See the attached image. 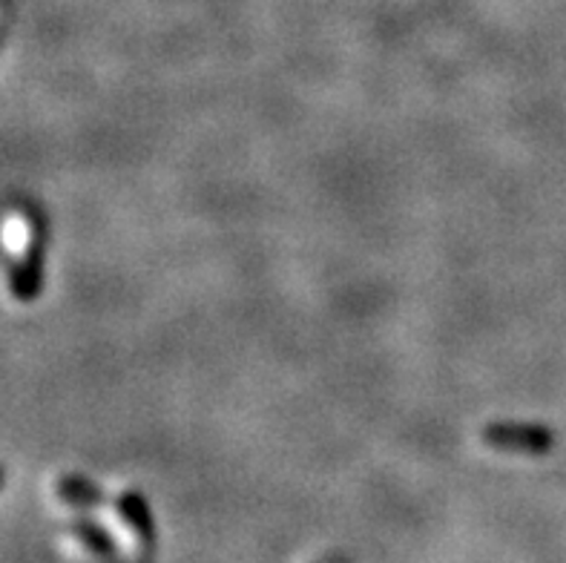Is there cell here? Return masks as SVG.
<instances>
[{"label": "cell", "instance_id": "6da1fadb", "mask_svg": "<svg viewBox=\"0 0 566 563\" xmlns=\"http://www.w3.org/2000/svg\"><path fill=\"white\" fill-rule=\"evenodd\" d=\"M43 265H47V225L38 216L29 245L15 256L9 270V291L17 303H33L43 291Z\"/></svg>", "mask_w": 566, "mask_h": 563}, {"label": "cell", "instance_id": "7a4b0ae2", "mask_svg": "<svg viewBox=\"0 0 566 563\" xmlns=\"http://www.w3.org/2000/svg\"><path fill=\"white\" fill-rule=\"evenodd\" d=\"M484 446L506 455H546L555 446V434L535 423H489L480 432Z\"/></svg>", "mask_w": 566, "mask_h": 563}, {"label": "cell", "instance_id": "3957f363", "mask_svg": "<svg viewBox=\"0 0 566 563\" xmlns=\"http://www.w3.org/2000/svg\"><path fill=\"white\" fill-rule=\"evenodd\" d=\"M55 495L64 500V503H69V507H81V509L104 503L101 489L92 481H87V477H61V481L55 483Z\"/></svg>", "mask_w": 566, "mask_h": 563}, {"label": "cell", "instance_id": "277c9868", "mask_svg": "<svg viewBox=\"0 0 566 563\" xmlns=\"http://www.w3.org/2000/svg\"><path fill=\"white\" fill-rule=\"evenodd\" d=\"M118 512H121L124 521H130L132 526L139 529V535L147 538L150 529H153V523H150L147 503H144V498H141L139 491H124L121 498H118Z\"/></svg>", "mask_w": 566, "mask_h": 563}, {"label": "cell", "instance_id": "5b68a950", "mask_svg": "<svg viewBox=\"0 0 566 563\" xmlns=\"http://www.w3.org/2000/svg\"><path fill=\"white\" fill-rule=\"evenodd\" d=\"M73 535L81 540V543H87L90 549H95V552H113L115 549L113 538H110L107 532H101V526H95V523H90V521L75 523Z\"/></svg>", "mask_w": 566, "mask_h": 563}]
</instances>
